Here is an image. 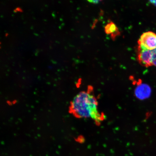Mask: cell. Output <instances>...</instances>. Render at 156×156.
<instances>
[{
	"mask_svg": "<svg viewBox=\"0 0 156 156\" xmlns=\"http://www.w3.org/2000/svg\"><path fill=\"white\" fill-rule=\"evenodd\" d=\"M71 110L77 118L91 119L97 124H100L105 119L104 115L99 110L98 102L90 89L76 95L72 102Z\"/></svg>",
	"mask_w": 156,
	"mask_h": 156,
	"instance_id": "obj_1",
	"label": "cell"
},
{
	"mask_svg": "<svg viewBox=\"0 0 156 156\" xmlns=\"http://www.w3.org/2000/svg\"><path fill=\"white\" fill-rule=\"evenodd\" d=\"M140 45L146 49L153 51L156 48V34L152 32L144 33L138 41Z\"/></svg>",
	"mask_w": 156,
	"mask_h": 156,
	"instance_id": "obj_2",
	"label": "cell"
},
{
	"mask_svg": "<svg viewBox=\"0 0 156 156\" xmlns=\"http://www.w3.org/2000/svg\"><path fill=\"white\" fill-rule=\"evenodd\" d=\"M153 51L146 49L138 45L137 59L142 66L148 67L153 66Z\"/></svg>",
	"mask_w": 156,
	"mask_h": 156,
	"instance_id": "obj_3",
	"label": "cell"
},
{
	"mask_svg": "<svg viewBox=\"0 0 156 156\" xmlns=\"http://www.w3.org/2000/svg\"><path fill=\"white\" fill-rule=\"evenodd\" d=\"M151 93V87L145 83H139L136 87L135 91L136 97L141 100L149 98Z\"/></svg>",
	"mask_w": 156,
	"mask_h": 156,
	"instance_id": "obj_4",
	"label": "cell"
},
{
	"mask_svg": "<svg viewBox=\"0 0 156 156\" xmlns=\"http://www.w3.org/2000/svg\"><path fill=\"white\" fill-rule=\"evenodd\" d=\"M105 30L107 34L111 35L113 40H114L120 34L118 27L112 21H110L107 24L105 27Z\"/></svg>",
	"mask_w": 156,
	"mask_h": 156,
	"instance_id": "obj_5",
	"label": "cell"
},
{
	"mask_svg": "<svg viewBox=\"0 0 156 156\" xmlns=\"http://www.w3.org/2000/svg\"><path fill=\"white\" fill-rule=\"evenodd\" d=\"M153 66L156 67V48L153 51Z\"/></svg>",
	"mask_w": 156,
	"mask_h": 156,
	"instance_id": "obj_6",
	"label": "cell"
},
{
	"mask_svg": "<svg viewBox=\"0 0 156 156\" xmlns=\"http://www.w3.org/2000/svg\"><path fill=\"white\" fill-rule=\"evenodd\" d=\"M89 2L93 3H98L99 2L102 0H87Z\"/></svg>",
	"mask_w": 156,
	"mask_h": 156,
	"instance_id": "obj_7",
	"label": "cell"
},
{
	"mask_svg": "<svg viewBox=\"0 0 156 156\" xmlns=\"http://www.w3.org/2000/svg\"><path fill=\"white\" fill-rule=\"evenodd\" d=\"M151 3L156 6V0H150Z\"/></svg>",
	"mask_w": 156,
	"mask_h": 156,
	"instance_id": "obj_8",
	"label": "cell"
}]
</instances>
